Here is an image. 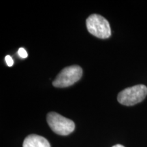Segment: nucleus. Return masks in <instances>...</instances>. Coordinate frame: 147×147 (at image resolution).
<instances>
[{
  "label": "nucleus",
  "instance_id": "1",
  "mask_svg": "<svg viewBox=\"0 0 147 147\" xmlns=\"http://www.w3.org/2000/svg\"><path fill=\"white\" fill-rule=\"evenodd\" d=\"M86 25L88 32L97 38L106 39L111 36V29L108 21L97 14H91L87 18Z\"/></svg>",
  "mask_w": 147,
  "mask_h": 147
},
{
  "label": "nucleus",
  "instance_id": "2",
  "mask_svg": "<svg viewBox=\"0 0 147 147\" xmlns=\"http://www.w3.org/2000/svg\"><path fill=\"white\" fill-rule=\"evenodd\" d=\"M147 95V87L144 84H137L121 91L117 100L125 106H134L144 100Z\"/></svg>",
  "mask_w": 147,
  "mask_h": 147
},
{
  "label": "nucleus",
  "instance_id": "3",
  "mask_svg": "<svg viewBox=\"0 0 147 147\" xmlns=\"http://www.w3.org/2000/svg\"><path fill=\"white\" fill-rule=\"evenodd\" d=\"M47 119L51 129L59 135H69L75 129L74 121L55 112H51L48 114Z\"/></svg>",
  "mask_w": 147,
  "mask_h": 147
},
{
  "label": "nucleus",
  "instance_id": "4",
  "mask_svg": "<svg viewBox=\"0 0 147 147\" xmlns=\"http://www.w3.org/2000/svg\"><path fill=\"white\" fill-rule=\"evenodd\" d=\"M82 76V69L78 65L66 67L60 71L53 82V86L58 88L69 87L78 81Z\"/></svg>",
  "mask_w": 147,
  "mask_h": 147
},
{
  "label": "nucleus",
  "instance_id": "5",
  "mask_svg": "<svg viewBox=\"0 0 147 147\" xmlns=\"http://www.w3.org/2000/svg\"><path fill=\"white\" fill-rule=\"evenodd\" d=\"M23 147H51V144L45 138L32 134L24 140Z\"/></svg>",
  "mask_w": 147,
  "mask_h": 147
},
{
  "label": "nucleus",
  "instance_id": "6",
  "mask_svg": "<svg viewBox=\"0 0 147 147\" xmlns=\"http://www.w3.org/2000/svg\"><path fill=\"white\" fill-rule=\"evenodd\" d=\"M18 54L21 57V58H27L28 55H27V53L26 52V51L25 50V49L23 48H20L18 51Z\"/></svg>",
  "mask_w": 147,
  "mask_h": 147
},
{
  "label": "nucleus",
  "instance_id": "7",
  "mask_svg": "<svg viewBox=\"0 0 147 147\" xmlns=\"http://www.w3.org/2000/svg\"><path fill=\"white\" fill-rule=\"evenodd\" d=\"M5 62H6V64L8 65V66H9V67H12V66L13 65L14 61L10 55H7V56H5Z\"/></svg>",
  "mask_w": 147,
  "mask_h": 147
},
{
  "label": "nucleus",
  "instance_id": "8",
  "mask_svg": "<svg viewBox=\"0 0 147 147\" xmlns=\"http://www.w3.org/2000/svg\"><path fill=\"white\" fill-rule=\"evenodd\" d=\"M113 147H125V146H123V145H121V144H116V145H115V146H113Z\"/></svg>",
  "mask_w": 147,
  "mask_h": 147
}]
</instances>
